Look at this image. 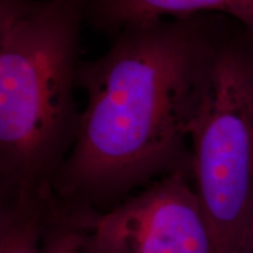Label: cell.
Returning <instances> with one entry per match:
<instances>
[{"label":"cell","mask_w":253,"mask_h":253,"mask_svg":"<svg viewBox=\"0 0 253 253\" xmlns=\"http://www.w3.org/2000/svg\"><path fill=\"white\" fill-rule=\"evenodd\" d=\"M229 17L195 14L126 26L82 61L86 104L56 176L59 208L106 211L173 175L192 179L190 131Z\"/></svg>","instance_id":"cell-1"},{"label":"cell","mask_w":253,"mask_h":253,"mask_svg":"<svg viewBox=\"0 0 253 253\" xmlns=\"http://www.w3.org/2000/svg\"><path fill=\"white\" fill-rule=\"evenodd\" d=\"M89 0H0V202L52 198L77 140Z\"/></svg>","instance_id":"cell-2"},{"label":"cell","mask_w":253,"mask_h":253,"mask_svg":"<svg viewBox=\"0 0 253 253\" xmlns=\"http://www.w3.org/2000/svg\"><path fill=\"white\" fill-rule=\"evenodd\" d=\"M192 185L220 253L253 219V34L229 18L190 131Z\"/></svg>","instance_id":"cell-3"},{"label":"cell","mask_w":253,"mask_h":253,"mask_svg":"<svg viewBox=\"0 0 253 253\" xmlns=\"http://www.w3.org/2000/svg\"><path fill=\"white\" fill-rule=\"evenodd\" d=\"M95 253H220L191 177L173 173L106 211H66Z\"/></svg>","instance_id":"cell-4"},{"label":"cell","mask_w":253,"mask_h":253,"mask_svg":"<svg viewBox=\"0 0 253 253\" xmlns=\"http://www.w3.org/2000/svg\"><path fill=\"white\" fill-rule=\"evenodd\" d=\"M205 13L226 15L253 34V0H89L86 24L112 39L130 25Z\"/></svg>","instance_id":"cell-5"},{"label":"cell","mask_w":253,"mask_h":253,"mask_svg":"<svg viewBox=\"0 0 253 253\" xmlns=\"http://www.w3.org/2000/svg\"><path fill=\"white\" fill-rule=\"evenodd\" d=\"M55 198L0 202V253H41Z\"/></svg>","instance_id":"cell-6"},{"label":"cell","mask_w":253,"mask_h":253,"mask_svg":"<svg viewBox=\"0 0 253 253\" xmlns=\"http://www.w3.org/2000/svg\"><path fill=\"white\" fill-rule=\"evenodd\" d=\"M41 253H86L84 229L56 203L41 243Z\"/></svg>","instance_id":"cell-7"},{"label":"cell","mask_w":253,"mask_h":253,"mask_svg":"<svg viewBox=\"0 0 253 253\" xmlns=\"http://www.w3.org/2000/svg\"><path fill=\"white\" fill-rule=\"evenodd\" d=\"M232 253H253V219Z\"/></svg>","instance_id":"cell-8"},{"label":"cell","mask_w":253,"mask_h":253,"mask_svg":"<svg viewBox=\"0 0 253 253\" xmlns=\"http://www.w3.org/2000/svg\"><path fill=\"white\" fill-rule=\"evenodd\" d=\"M84 250H86V253H95V252L91 251V250L87 246V244H86V236H84Z\"/></svg>","instance_id":"cell-9"}]
</instances>
